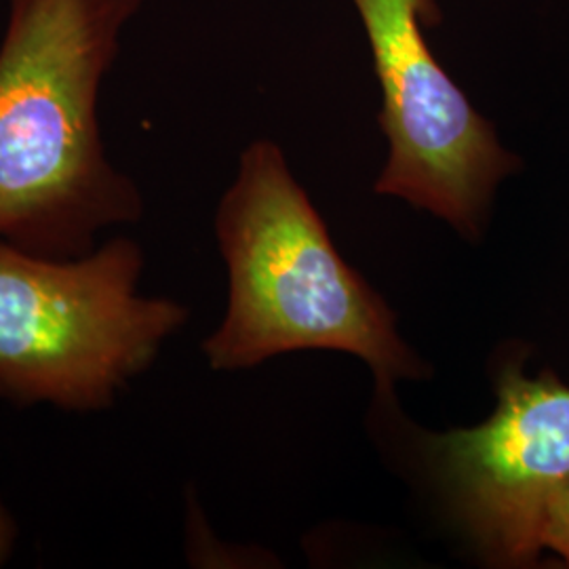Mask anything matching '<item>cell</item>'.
<instances>
[{
  "label": "cell",
  "instance_id": "4",
  "mask_svg": "<svg viewBox=\"0 0 569 569\" xmlns=\"http://www.w3.org/2000/svg\"><path fill=\"white\" fill-rule=\"evenodd\" d=\"M382 89L388 159L373 190L479 239L493 194L519 169L493 124L470 103L428 47L435 0H352Z\"/></svg>",
  "mask_w": 569,
  "mask_h": 569
},
{
  "label": "cell",
  "instance_id": "7",
  "mask_svg": "<svg viewBox=\"0 0 569 569\" xmlns=\"http://www.w3.org/2000/svg\"><path fill=\"white\" fill-rule=\"evenodd\" d=\"M18 542H20L18 519L4 505V500L0 498V568H4L13 559V555L18 550Z\"/></svg>",
  "mask_w": 569,
  "mask_h": 569
},
{
  "label": "cell",
  "instance_id": "6",
  "mask_svg": "<svg viewBox=\"0 0 569 569\" xmlns=\"http://www.w3.org/2000/svg\"><path fill=\"white\" fill-rule=\"evenodd\" d=\"M542 549L559 555L569 568V479L552 493L545 512Z\"/></svg>",
  "mask_w": 569,
  "mask_h": 569
},
{
  "label": "cell",
  "instance_id": "1",
  "mask_svg": "<svg viewBox=\"0 0 569 569\" xmlns=\"http://www.w3.org/2000/svg\"><path fill=\"white\" fill-rule=\"evenodd\" d=\"M143 0H9L0 42V241L77 258L136 224L138 183L110 161L100 91Z\"/></svg>",
  "mask_w": 569,
  "mask_h": 569
},
{
  "label": "cell",
  "instance_id": "3",
  "mask_svg": "<svg viewBox=\"0 0 569 569\" xmlns=\"http://www.w3.org/2000/svg\"><path fill=\"white\" fill-rule=\"evenodd\" d=\"M143 251L112 237L77 258L0 241V401L68 413L112 409L188 308L140 293Z\"/></svg>",
  "mask_w": 569,
  "mask_h": 569
},
{
  "label": "cell",
  "instance_id": "5",
  "mask_svg": "<svg viewBox=\"0 0 569 569\" xmlns=\"http://www.w3.org/2000/svg\"><path fill=\"white\" fill-rule=\"evenodd\" d=\"M493 413L437 435L428 458L458 521L491 563L531 568L542 552L550 498L569 479V387L523 357L496 371Z\"/></svg>",
  "mask_w": 569,
  "mask_h": 569
},
{
  "label": "cell",
  "instance_id": "2",
  "mask_svg": "<svg viewBox=\"0 0 569 569\" xmlns=\"http://www.w3.org/2000/svg\"><path fill=\"white\" fill-rule=\"evenodd\" d=\"M216 234L228 308L203 342L211 369L239 371L319 348L363 359L387 397L399 380L425 378L392 310L338 253L277 143L244 148L218 204Z\"/></svg>",
  "mask_w": 569,
  "mask_h": 569
}]
</instances>
